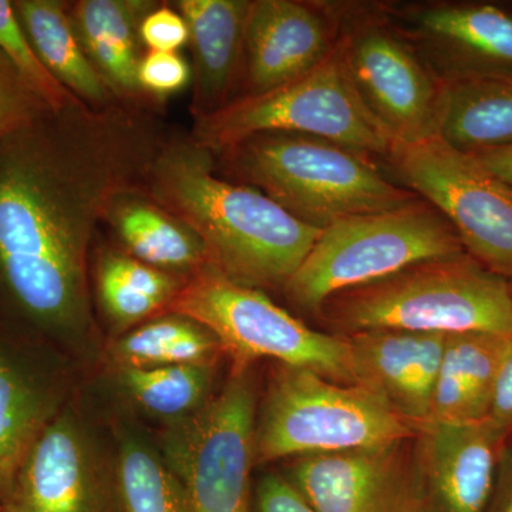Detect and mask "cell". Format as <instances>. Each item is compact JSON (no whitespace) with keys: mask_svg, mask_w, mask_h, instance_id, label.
I'll use <instances>...</instances> for the list:
<instances>
[{"mask_svg":"<svg viewBox=\"0 0 512 512\" xmlns=\"http://www.w3.org/2000/svg\"><path fill=\"white\" fill-rule=\"evenodd\" d=\"M345 338L349 342L353 384L417 429L431 421L434 387L447 335L380 329Z\"/></svg>","mask_w":512,"mask_h":512,"instance_id":"15","label":"cell"},{"mask_svg":"<svg viewBox=\"0 0 512 512\" xmlns=\"http://www.w3.org/2000/svg\"><path fill=\"white\" fill-rule=\"evenodd\" d=\"M185 282L120 249L101 252L94 272L97 301L117 335L167 312Z\"/></svg>","mask_w":512,"mask_h":512,"instance_id":"25","label":"cell"},{"mask_svg":"<svg viewBox=\"0 0 512 512\" xmlns=\"http://www.w3.org/2000/svg\"><path fill=\"white\" fill-rule=\"evenodd\" d=\"M191 74L190 66L178 53L147 52L138 67V82L148 97L161 104L184 89Z\"/></svg>","mask_w":512,"mask_h":512,"instance_id":"31","label":"cell"},{"mask_svg":"<svg viewBox=\"0 0 512 512\" xmlns=\"http://www.w3.org/2000/svg\"><path fill=\"white\" fill-rule=\"evenodd\" d=\"M157 0H77L69 2L70 20L84 52L121 103L160 109L138 82L146 55L141 23Z\"/></svg>","mask_w":512,"mask_h":512,"instance_id":"19","label":"cell"},{"mask_svg":"<svg viewBox=\"0 0 512 512\" xmlns=\"http://www.w3.org/2000/svg\"><path fill=\"white\" fill-rule=\"evenodd\" d=\"M316 315L339 336L380 329L512 336V293L505 276L464 252L340 292Z\"/></svg>","mask_w":512,"mask_h":512,"instance_id":"3","label":"cell"},{"mask_svg":"<svg viewBox=\"0 0 512 512\" xmlns=\"http://www.w3.org/2000/svg\"><path fill=\"white\" fill-rule=\"evenodd\" d=\"M328 20L308 3L252 0L245 39V94L284 86L332 52Z\"/></svg>","mask_w":512,"mask_h":512,"instance_id":"17","label":"cell"},{"mask_svg":"<svg viewBox=\"0 0 512 512\" xmlns=\"http://www.w3.org/2000/svg\"><path fill=\"white\" fill-rule=\"evenodd\" d=\"M508 188H510V190H511V192H512V188H511V187H508Z\"/></svg>","mask_w":512,"mask_h":512,"instance_id":"38","label":"cell"},{"mask_svg":"<svg viewBox=\"0 0 512 512\" xmlns=\"http://www.w3.org/2000/svg\"><path fill=\"white\" fill-rule=\"evenodd\" d=\"M16 15L50 76L92 109L121 103L84 52L64 0H15Z\"/></svg>","mask_w":512,"mask_h":512,"instance_id":"24","label":"cell"},{"mask_svg":"<svg viewBox=\"0 0 512 512\" xmlns=\"http://www.w3.org/2000/svg\"><path fill=\"white\" fill-rule=\"evenodd\" d=\"M412 443L291 458L284 476L318 512H416Z\"/></svg>","mask_w":512,"mask_h":512,"instance_id":"14","label":"cell"},{"mask_svg":"<svg viewBox=\"0 0 512 512\" xmlns=\"http://www.w3.org/2000/svg\"><path fill=\"white\" fill-rule=\"evenodd\" d=\"M339 45L357 92L396 144L437 136L441 80L399 37L367 25Z\"/></svg>","mask_w":512,"mask_h":512,"instance_id":"11","label":"cell"},{"mask_svg":"<svg viewBox=\"0 0 512 512\" xmlns=\"http://www.w3.org/2000/svg\"><path fill=\"white\" fill-rule=\"evenodd\" d=\"M268 133L320 138L384 157L396 144L357 92L339 43L311 72L268 92L235 97L217 113L194 120L190 134L217 154Z\"/></svg>","mask_w":512,"mask_h":512,"instance_id":"5","label":"cell"},{"mask_svg":"<svg viewBox=\"0 0 512 512\" xmlns=\"http://www.w3.org/2000/svg\"><path fill=\"white\" fill-rule=\"evenodd\" d=\"M3 512H119L114 477L76 416L63 409L16 474Z\"/></svg>","mask_w":512,"mask_h":512,"instance_id":"13","label":"cell"},{"mask_svg":"<svg viewBox=\"0 0 512 512\" xmlns=\"http://www.w3.org/2000/svg\"><path fill=\"white\" fill-rule=\"evenodd\" d=\"M0 52L8 57L30 87L52 109H60L76 99L50 76L40 62L10 0H0Z\"/></svg>","mask_w":512,"mask_h":512,"instance_id":"29","label":"cell"},{"mask_svg":"<svg viewBox=\"0 0 512 512\" xmlns=\"http://www.w3.org/2000/svg\"><path fill=\"white\" fill-rule=\"evenodd\" d=\"M215 157L222 177L264 192L319 229L356 215L397 210L419 198L390 183L363 154L320 138L258 134Z\"/></svg>","mask_w":512,"mask_h":512,"instance_id":"4","label":"cell"},{"mask_svg":"<svg viewBox=\"0 0 512 512\" xmlns=\"http://www.w3.org/2000/svg\"><path fill=\"white\" fill-rule=\"evenodd\" d=\"M214 365L114 369L120 392L141 412L165 421L185 419L211 399Z\"/></svg>","mask_w":512,"mask_h":512,"instance_id":"27","label":"cell"},{"mask_svg":"<svg viewBox=\"0 0 512 512\" xmlns=\"http://www.w3.org/2000/svg\"><path fill=\"white\" fill-rule=\"evenodd\" d=\"M113 474L119 512H190L183 487L143 441H120Z\"/></svg>","mask_w":512,"mask_h":512,"instance_id":"28","label":"cell"},{"mask_svg":"<svg viewBox=\"0 0 512 512\" xmlns=\"http://www.w3.org/2000/svg\"><path fill=\"white\" fill-rule=\"evenodd\" d=\"M437 136L467 154L512 146V76L441 79Z\"/></svg>","mask_w":512,"mask_h":512,"instance_id":"23","label":"cell"},{"mask_svg":"<svg viewBox=\"0 0 512 512\" xmlns=\"http://www.w3.org/2000/svg\"><path fill=\"white\" fill-rule=\"evenodd\" d=\"M0 512H3V511H0Z\"/></svg>","mask_w":512,"mask_h":512,"instance_id":"39","label":"cell"},{"mask_svg":"<svg viewBox=\"0 0 512 512\" xmlns=\"http://www.w3.org/2000/svg\"><path fill=\"white\" fill-rule=\"evenodd\" d=\"M258 396L252 366H232L202 409L165 424L160 454L190 512H252Z\"/></svg>","mask_w":512,"mask_h":512,"instance_id":"9","label":"cell"},{"mask_svg":"<svg viewBox=\"0 0 512 512\" xmlns=\"http://www.w3.org/2000/svg\"><path fill=\"white\" fill-rule=\"evenodd\" d=\"M488 173L512 188V146L471 154Z\"/></svg>","mask_w":512,"mask_h":512,"instance_id":"36","label":"cell"},{"mask_svg":"<svg viewBox=\"0 0 512 512\" xmlns=\"http://www.w3.org/2000/svg\"><path fill=\"white\" fill-rule=\"evenodd\" d=\"M488 420L507 439L512 436V336L508 338L503 362L498 370Z\"/></svg>","mask_w":512,"mask_h":512,"instance_id":"34","label":"cell"},{"mask_svg":"<svg viewBox=\"0 0 512 512\" xmlns=\"http://www.w3.org/2000/svg\"><path fill=\"white\" fill-rule=\"evenodd\" d=\"M104 224L110 225L124 252L167 274L188 281L211 266L198 235L151 200L143 187L117 197Z\"/></svg>","mask_w":512,"mask_h":512,"instance_id":"21","label":"cell"},{"mask_svg":"<svg viewBox=\"0 0 512 512\" xmlns=\"http://www.w3.org/2000/svg\"><path fill=\"white\" fill-rule=\"evenodd\" d=\"M140 33L147 52L177 53L190 42L183 15L163 2L144 18Z\"/></svg>","mask_w":512,"mask_h":512,"instance_id":"32","label":"cell"},{"mask_svg":"<svg viewBox=\"0 0 512 512\" xmlns=\"http://www.w3.org/2000/svg\"><path fill=\"white\" fill-rule=\"evenodd\" d=\"M160 109L79 99L0 137V326L70 345L94 330L90 248L170 131Z\"/></svg>","mask_w":512,"mask_h":512,"instance_id":"1","label":"cell"},{"mask_svg":"<svg viewBox=\"0 0 512 512\" xmlns=\"http://www.w3.org/2000/svg\"><path fill=\"white\" fill-rule=\"evenodd\" d=\"M464 252L450 222L419 197L397 210L356 215L322 229L284 291L293 305L316 315L340 292Z\"/></svg>","mask_w":512,"mask_h":512,"instance_id":"7","label":"cell"},{"mask_svg":"<svg viewBox=\"0 0 512 512\" xmlns=\"http://www.w3.org/2000/svg\"><path fill=\"white\" fill-rule=\"evenodd\" d=\"M507 440L488 419L421 426L412 443L416 512H487Z\"/></svg>","mask_w":512,"mask_h":512,"instance_id":"12","label":"cell"},{"mask_svg":"<svg viewBox=\"0 0 512 512\" xmlns=\"http://www.w3.org/2000/svg\"><path fill=\"white\" fill-rule=\"evenodd\" d=\"M224 355L211 330L197 320L164 312L120 333L107 346L114 369H153L178 365H214Z\"/></svg>","mask_w":512,"mask_h":512,"instance_id":"26","label":"cell"},{"mask_svg":"<svg viewBox=\"0 0 512 512\" xmlns=\"http://www.w3.org/2000/svg\"><path fill=\"white\" fill-rule=\"evenodd\" d=\"M508 281H510L511 293H512V278H511V279H508Z\"/></svg>","mask_w":512,"mask_h":512,"instance_id":"37","label":"cell"},{"mask_svg":"<svg viewBox=\"0 0 512 512\" xmlns=\"http://www.w3.org/2000/svg\"><path fill=\"white\" fill-rule=\"evenodd\" d=\"M167 312L197 320L211 330L232 366L248 367L269 359L353 384L345 336L309 328L264 291L235 284L211 266L185 282Z\"/></svg>","mask_w":512,"mask_h":512,"instance_id":"8","label":"cell"},{"mask_svg":"<svg viewBox=\"0 0 512 512\" xmlns=\"http://www.w3.org/2000/svg\"><path fill=\"white\" fill-rule=\"evenodd\" d=\"M52 109L0 52V137L28 126Z\"/></svg>","mask_w":512,"mask_h":512,"instance_id":"30","label":"cell"},{"mask_svg":"<svg viewBox=\"0 0 512 512\" xmlns=\"http://www.w3.org/2000/svg\"><path fill=\"white\" fill-rule=\"evenodd\" d=\"M252 0H178L190 29L192 119L217 113L244 80L245 39Z\"/></svg>","mask_w":512,"mask_h":512,"instance_id":"18","label":"cell"},{"mask_svg":"<svg viewBox=\"0 0 512 512\" xmlns=\"http://www.w3.org/2000/svg\"><path fill=\"white\" fill-rule=\"evenodd\" d=\"M508 338L493 333L447 335L431 420L476 423L488 419Z\"/></svg>","mask_w":512,"mask_h":512,"instance_id":"22","label":"cell"},{"mask_svg":"<svg viewBox=\"0 0 512 512\" xmlns=\"http://www.w3.org/2000/svg\"><path fill=\"white\" fill-rule=\"evenodd\" d=\"M387 158L406 187L450 222L468 255L512 278V192L507 185L476 157L439 136L394 144Z\"/></svg>","mask_w":512,"mask_h":512,"instance_id":"10","label":"cell"},{"mask_svg":"<svg viewBox=\"0 0 512 512\" xmlns=\"http://www.w3.org/2000/svg\"><path fill=\"white\" fill-rule=\"evenodd\" d=\"M252 512H318L284 474L269 473L255 485Z\"/></svg>","mask_w":512,"mask_h":512,"instance_id":"33","label":"cell"},{"mask_svg":"<svg viewBox=\"0 0 512 512\" xmlns=\"http://www.w3.org/2000/svg\"><path fill=\"white\" fill-rule=\"evenodd\" d=\"M450 60L444 77L512 76V13L494 5H441L414 16Z\"/></svg>","mask_w":512,"mask_h":512,"instance_id":"20","label":"cell"},{"mask_svg":"<svg viewBox=\"0 0 512 512\" xmlns=\"http://www.w3.org/2000/svg\"><path fill=\"white\" fill-rule=\"evenodd\" d=\"M143 191L198 235L211 268L259 291H284L322 232L264 192L222 178L215 154L191 134L170 131Z\"/></svg>","mask_w":512,"mask_h":512,"instance_id":"2","label":"cell"},{"mask_svg":"<svg viewBox=\"0 0 512 512\" xmlns=\"http://www.w3.org/2000/svg\"><path fill=\"white\" fill-rule=\"evenodd\" d=\"M487 512H512V447L505 446L501 454Z\"/></svg>","mask_w":512,"mask_h":512,"instance_id":"35","label":"cell"},{"mask_svg":"<svg viewBox=\"0 0 512 512\" xmlns=\"http://www.w3.org/2000/svg\"><path fill=\"white\" fill-rule=\"evenodd\" d=\"M42 342L0 326V504L36 441L63 410L59 379L37 350Z\"/></svg>","mask_w":512,"mask_h":512,"instance_id":"16","label":"cell"},{"mask_svg":"<svg viewBox=\"0 0 512 512\" xmlns=\"http://www.w3.org/2000/svg\"><path fill=\"white\" fill-rule=\"evenodd\" d=\"M417 431L356 384L276 363L256 414L255 464L382 446Z\"/></svg>","mask_w":512,"mask_h":512,"instance_id":"6","label":"cell"}]
</instances>
